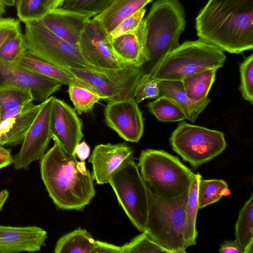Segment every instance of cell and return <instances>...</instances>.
I'll list each match as a JSON object with an SVG mask.
<instances>
[{"label":"cell","mask_w":253,"mask_h":253,"mask_svg":"<svg viewBox=\"0 0 253 253\" xmlns=\"http://www.w3.org/2000/svg\"><path fill=\"white\" fill-rule=\"evenodd\" d=\"M199 39L223 51L253 48V0H209L195 20Z\"/></svg>","instance_id":"1"},{"label":"cell","mask_w":253,"mask_h":253,"mask_svg":"<svg viewBox=\"0 0 253 253\" xmlns=\"http://www.w3.org/2000/svg\"><path fill=\"white\" fill-rule=\"evenodd\" d=\"M42 181L55 205L81 211L94 198V177L84 161L67 154L56 143L40 160Z\"/></svg>","instance_id":"2"},{"label":"cell","mask_w":253,"mask_h":253,"mask_svg":"<svg viewBox=\"0 0 253 253\" xmlns=\"http://www.w3.org/2000/svg\"><path fill=\"white\" fill-rule=\"evenodd\" d=\"M143 20L147 63L142 67L149 74L179 45L186 24L184 9L179 0H157Z\"/></svg>","instance_id":"3"},{"label":"cell","mask_w":253,"mask_h":253,"mask_svg":"<svg viewBox=\"0 0 253 253\" xmlns=\"http://www.w3.org/2000/svg\"><path fill=\"white\" fill-rule=\"evenodd\" d=\"M137 165L146 185L163 199L175 198L188 193L196 175L176 157L161 150L142 151Z\"/></svg>","instance_id":"4"},{"label":"cell","mask_w":253,"mask_h":253,"mask_svg":"<svg viewBox=\"0 0 253 253\" xmlns=\"http://www.w3.org/2000/svg\"><path fill=\"white\" fill-rule=\"evenodd\" d=\"M147 194L145 232L169 253H185L187 248L185 235L188 193L166 199L156 195L147 187Z\"/></svg>","instance_id":"5"},{"label":"cell","mask_w":253,"mask_h":253,"mask_svg":"<svg viewBox=\"0 0 253 253\" xmlns=\"http://www.w3.org/2000/svg\"><path fill=\"white\" fill-rule=\"evenodd\" d=\"M226 56L216 45L200 39L186 41L169 52L149 73L150 79L179 81L197 73L223 66Z\"/></svg>","instance_id":"6"},{"label":"cell","mask_w":253,"mask_h":253,"mask_svg":"<svg viewBox=\"0 0 253 253\" xmlns=\"http://www.w3.org/2000/svg\"><path fill=\"white\" fill-rule=\"evenodd\" d=\"M25 24L24 37L28 52L66 71L70 68L99 69L84 60L79 45L60 38L39 20Z\"/></svg>","instance_id":"7"},{"label":"cell","mask_w":253,"mask_h":253,"mask_svg":"<svg viewBox=\"0 0 253 253\" xmlns=\"http://www.w3.org/2000/svg\"><path fill=\"white\" fill-rule=\"evenodd\" d=\"M172 150L193 167H198L220 154L226 147L220 131L182 121L172 132Z\"/></svg>","instance_id":"8"},{"label":"cell","mask_w":253,"mask_h":253,"mask_svg":"<svg viewBox=\"0 0 253 253\" xmlns=\"http://www.w3.org/2000/svg\"><path fill=\"white\" fill-rule=\"evenodd\" d=\"M83 84L110 102L134 98L136 87L144 73L142 67L118 69L68 70Z\"/></svg>","instance_id":"9"},{"label":"cell","mask_w":253,"mask_h":253,"mask_svg":"<svg viewBox=\"0 0 253 253\" xmlns=\"http://www.w3.org/2000/svg\"><path fill=\"white\" fill-rule=\"evenodd\" d=\"M132 224L144 232L148 216L147 186L133 161L111 176L109 183Z\"/></svg>","instance_id":"10"},{"label":"cell","mask_w":253,"mask_h":253,"mask_svg":"<svg viewBox=\"0 0 253 253\" xmlns=\"http://www.w3.org/2000/svg\"><path fill=\"white\" fill-rule=\"evenodd\" d=\"M55 97L42 102L37 117L26 135L19 152L13 158L16 170L29 169L33 162L41 160L46 153L50 140V119Z\"/></svg>","instance_id":"11"},{"label":"cell","mask_w":253,"mask_h":253,"mask_svg":"<svg viewBox=\"0 0 253 253\" xmlns=\"http://www.w3.org/2000/svg\"><path fill=\"white\" fill-rule=\"evenodd\" d=\"M82 126L75 110L55 97L50 119L51 138L71 157H76L75 148L84 136Z\"/></svg>","instance_id":"12"},{"label":"cell","mask_w":253,"mask_h":253,"mask_svg":"<svg viewBox=\"0 0 253 253\" xmlns=\"http://www.w3.org/2000/svg\"><path fill=\"white\" fill-rule=\"evenodd\" d=\"M79 46L84 60L98 69H118L126 67L115 56L108 35L92 18L81 34Z\"/></svg>","instance_id":"13"},{"label":"cell","mask_w":253,"mask_h":253,"mask_svg":"<svg viewBox=\"0 0 253 253\" xmlns=\"http://www.w3.org/2000/svg\"><path fill=\"white\" fill-rule=\"evenodd\" d=\"M62 83L32 72L20 64L13 65L0 61V90L7 87L29 90L33 100L43 102L61 88Z\"/></svg>","instance_id":"14"},{"label":"cell","mask_w":253,"mask_h":253,"mask_svg":"<svg viewBox=\"0 0 253 253\" xmlns=\"http://www.w3.org/2000/svg\"><path fill=\"white\" fill-rule=\"evenodd\" d=\"M104 116L106 125L125 140L138 142L141 138L144 121L134 98L108 102Z\"/></svg>","instance_id":"15"},{"label":"cell","mask_w":253,"mask_h":253,"mask_svg":"<svg viewBox=\"0 0 253 253\" xmlns=\"http://www.w3.org/2000/svg\"><path fill=\"white\" fill-rule=\"evenodd\" d=\"M134 160L133 150L127 144L108 143L96 145L88 162L92 166L94 180L103 184L108 183L112 175Z\"/></svg>","instance_id":"16"},{"label":"cell","mask_w":253,"mask_h":253,"mask_svg":"<svg viewBox=\"0 0 253 253\" xmlns=\"http://www.w3.org/2000/svg\"><path fill=\"white\" fill-rule=\"evenodd\" d=\"M46 239V231L38 226L0 225V253L40 251Z\"/></svg>","instance_id":"17"},{"label":"cell","mask_w":253,"mask_h":253,"mask_svg":"<svg viewBox=\"0 0 253 253\" xmlns=\"http://www.w3.org/2000/svg\"><path fill=\"white\" fill-rule=\"evenodd\" d=\"M90 19L82 13L57 8L49 10L39 21L60 38L79 45L81 34Z\"/></svg>","instance_id":"18"},{"label":"cell","mask_w":253,"mask_h":253,"mask_svg":"<svg viewBox=\"0 0 253 253\" xmlns=\"http://www.w3.org/2000/svg\"><path fill=\"white\" fill-rule=\"evenodd\" d=\"M144 23L142 20L133 32L112 38L108 35L112 49L117 58L126 66L140 67L147 63L145 50Z\"/></svg>","instance_id":"19"},{"label":"cell","mask_w":253,"mask_h":253,"mask_svg":"<svg viewBox=\"0 0 253 253\" xmlns=\"http://www.w3.org/2000/svg\"><path fill=\"white\" fill-rule=\"evenodd\" d=\"M42 106L32 102L21 113L0 123V145L14 146L22 144Z\"/></svg>","instance_id":"20"},{"label":"cell","mask_w":253,"mask_h":253,"mask_svg":"<svg viewBox=\"0 0 253 253\" xmlns=\"http://www.w3.org/2000/svg\"><path fill=\"white\" fill-rule=\"evenodd\" d=\"M158 85L160 96H166L171 99L183 110L186 119L192 123L195 122L211 102L208 97L200 101L191 99L186 94L181 81H159Z\"/></svg>","instance_id":"21"},{"label":"cell","mask_w":253,"mask_h":253,"mask_svg":"<svg viewBox=\"0 0 253 253\" xmlns=\"http://www.w3.org/2000/svg\"><path fill=\"white\" fill-rule=\"evenodd\" d=\"M152 0H114L100 14L92 18L110 33L124 19L131 16Z\"/></svg>","instance_id":"22"},{"label":"cell","mask_w":253,"mask_h":253,"mask_svg":"<svg viewBox=\"0 0 253 253\" xmlns=\"http://www.w3.org/2000/svg\"><path fill=\"white\" fill-rule=\"evenodd\" d=\"M20 64L38 75L51 79L68 85L77 80L70 72L26 52Z\"/></svg>","instance_id":"23"},{"label":"cell","mask_w":253,"mask_h":253,"mask_svg":"<svg viewBox=\"0 0 253 253\" xmlns=\"http://www.w3.org/2000/svg\"><path fill=\"white\" fill-rule=\"evenodd\" d=\"M95 240L85 229L79 228L60 237L54 248L55 253H92Z\"/></svg>","instance_id":"24"},{"label":"cell","mask_w":253,"mask_h":253,"mask_svg":"<svg viewBox=\"0 0 253 253\" xmlns=\"http://www.w3.org/2000/svg\"><path fill=\"white\" fill-rule=\"evenodd\" d=\"M235 240L244 253L253 252V194L240 210L235 224Z\"/></svg>","instance_id":"25"},{"label":"cell","mask_w":253,"mask_h":253,"mask_svg":"<svg viewBox=\"0 0 253 253\" xmlns=\"http://www.w3.org/2000/svg\"><path fill=\"white\" fill-rule=\"evenodd\" d=\"M217 70L208 69L183 78L181 81L189 98L195 101H200L208 97Z\"/></svg>","instance_id":"26"},{"label":"cell","mask_w":253,"mask_h":253,"mask_svg":"<svg viewBox=\"0 0 253 253\" xmlns=\"http://www.w3.org/2000/svg\"><path fill=\"white\" fill-rule=\"evenodd\" d=\"M199 173H196L190 185L188 192L186 208V228L185 239L187 248L196 243L198 232L196 230V218L199 210L198 190L199 182L202 178Z\"/></svg>","instance_id":"27"},{"label":"cell","mask_w":253,"mask_h":253,"mask_svg":"<svg viewBox=\"0 0 253 253\" xmlns=\"http://www.w3.org/2000/svg\"><path fill=\"white\" fill-rule=\"evenodd\" d=\"M68 92L77 114L90 112L101 97L78 80L68 85Z\"/></svg>","instance_id":"28"},{"label":"cell","mask_w":253,"mask_h":253,"mask_svg":"<svg viewBox=\"0 0 253 253\" xmlns=\"http://www.w3.org/2000/svg\"><path fill=\"white\" fill-rule=\"evenodd\" d=\"M202 178L199 181L198 190L199 209L217 202L223 196L231 194L225 181L222 179L205 180Z\"/></svg>","instance_id":"29"},{"label":"cell","mask_w":253,"mask_h":253,"mask_svg":"<svg viewBox=\"0 0 253 253\" xmlns=\"http://www.w3.org/2000/svg\"><path fill=\"white\" fill-rule=\"evenodd\" d=\"M147 106L149 111L160 121L175 122L186 119L181 108L166 96H160L154 101L149 102Z\"/></svg>","instance_id":"30"},{"label":"cell","mask_w":253,"mask_h":253,"mask_svg":"<svg viewBox=\"0 0 253 253\" xmlns=\"http://www.w3.org/2000/svg\"><path fill=\"white\" fill-rule=\"evenodd\" d=\"M27 52L21 30L8 38L0 47V61L10 65L20 64Z\"/></svg>","instance_id":"31"},{"label":"cell","mask_w":253,"mask_h":253,"mask_svg":"<svg viewBox=\"0 0 253 253\" xmlns=\"http://www.w3.org/2000/svg\"><path fill=\"white\" fill-rule=\"evenodd\" d=\"M52 0H16L17 15L24 23L41 19L51 9Z\"/></svg>","instance_id":"32"},{"label":"cell","mask_w":253,"mask_h":253,"mask_svg":"<svg viewBox=\"0 0 253 253\" xmlns=\"http://www.w3.org/2000/svg\"><path fill=\"white\" fill-rule=\"evenodd\" d=\"M114 0H65L58 7L87 15L91 18L107 8Z\"/></svg>","instance_id":"33"},{"label":"cell","mask_w":253,"mask_h":253,"mask_svg":"<svg viewBox=\"0 0 253 253\" xmlns=\"http://www.w3.org/2000/svg\"><path fill=\"white\" fill-rule=\"evenodd\" d=\"M33 101L31 91L27 89L7 87L0 90V108L1 114Z\"/></svg>","instance_id":"34"},{"label":"cell","mask_w":253,"mask_h":253,"mask_svg":"<svg viewBox=\"0 0 253 253\" xmlns=\"http://www.w3.org/2000/svg\"><path fill=\"white\" fill-rule=\"evenodd\" d=\"M122 247L123 253H169L145 231Z\"/></svg>","instance_id":"35"},{"label":"cell","mask_w":253,"mask_h":253,"mask_svg":"<svg viewBox=\"0 0 253 253\" xmlns=\"http://www.w3.org/2000/svg\"><path fill=\"white\" fill-rule=\"evenodd\" d=\"M240 85L242 97L253 104V54L246 57L240 65Z\"/></svg>","instance_id":"36"},{"label":"cell","mask_w":253,"mask_h":253,"mask_svg":"<svg viewBox=\"0 0 253 253\" xmlns=\"http://www.w3.org/2000/svg\"><path fill=\"white\" fill-rule=\"evenodd\" d=\"M158 82L150 79L148 74L142 77L134 93V98L137 103L145 99L157 98L160 96Z\"/></svg>","instance_id":"37"},{"label":"cell","mask_w":253,"mask_h":253,"mask_svg":"<svg viewBox=\"0 0 253 253\" xmlns=\"http://www.w3.org/2000/svg\"><path fill=\"white\" fill-rule=\"evenodd\" d=\"M146 9L142 8L123 20L109 35L112 38L134 32L143 19Z\"/></svg>","instance_id":"38"},{"label":"cell","mask_w":253,"mask_h":253,"mask_svg":"<svg viewBox=\"0 0 253 253\" xmlns=\"http://www.w3.org/2000/svg\"><path fill=\"white\" fill-rule=\"evenodd\" d=\"M21 30L20 20L13 18L0 19V47L10 37Z\"/></svg>","instance_id":"39"},{"label":"cell","mask_w":253,"mask_h":253,"mask_svg":"<svg viewBox=\"0 0 253 253\" xmlns=\"http://www.w3.org/2000/svg\"><path fill=\"white\" fill-rule=\"evenodd\" d=\"M92 253H123V249L122 246L97 240Z\"/></svg>","instance_id":"40"},{"label":"cell","mask_w":253,"mask_h":253,"mask_svg":"<svg viewBox=\"0 0 253 253\" xmlns=\"http://www.w3.org/2000/svg\"><path fill=\"white\" fill-rule=\"evenodd\" d=\"M219 252L221 253H244V249L236 240L225 241L220 245Z\"/></svg>","instance_id":"41"},{"label":"cell","mask_w":253,"mask_h":253,"mask_svg":"<svg viewBox=\"0 0 253 253\" xmlns=\"http://www.w3.org/2000/svg\"><path fill=\"white\" fill-rule=\"evenodd\" d=\"M90 149L88 145L85 142H80L76 146L75 150L76 157L81 161H85L89 156Z\"/></svg>","instance_id":"42"},{"label":"cell","mask_w":253,"mask_h":253,"mask_svg":"<svg viewBox=\"0 0 253 253\" xmlns=\"http://www.w3.org/2000/svg\"><path fill=\"white\" fill-rule=\"evenodd\" d=\"M0 160L13 161V158L11 154L10 149L5 148L0 145Z\"/></svg>","instance_id":"43"},{"label":"cell","mask_w":253,"mask_h":253,"mask_svg":"<svg viewBox=\"0 0 253 253\" xmlns=\"http://www.w3.org/2000/svg\"><path fill=\"white\" fill-rule=\"evenodd\" d=\"M15 0H0V19L5 13L7 6H12L15 5Z\"/></svg>","instance_id":"44"},{"label":"cell","mask_w":253,"mask_h":253,"mask_svg":"<svg viewBox=\"0 0 253 253\" xmlns=\"http://www.w3.org/2000/svg\"><path fill=\"white\" fill-rule=\"evenodd\" d=\"M9 196V193L7 190H3L0 192V211L6 202Z\"/></svg>","instance_id":"45"},{"label":"cell","mask_w":253,"mask_h":253,"mask_svg":"<svg viewBox=\"0 0 253 253\" xmlns=\"http://www.w3.org/2000/svg\"><path fill=\"white\" fill-rule=\"evenodd\" d=\"M64 0H52L50 10L56 9L60 7L62 5Z\"/></svg>","instance_id":"46"},{"label":"cell","mask_w":253,"mask_h":253,"mask_svg":"<svg viewBox=\"0 0 253 253\" xmlns=\"http://www.w3.org/2000/svg\"><path fill=\"white\" fill-rule=\"evenodd\" d=\"M13 161H1L0 160V169L6 167L11 164H13Z\"/></svg>","instance_id":"47"},{"label":"cell","mask_w":253,"mask_h":253,"mask_svg":"<svg viewBox=\"0 0 253 253\" xmlns=\"http://www.w3.org/2000/svg\"><path fill=\"white\" fill-rule=\"evenodd\" d=\"M1 111L0 108V123L1 122Z\"/></svg>","instance_id":"48"},{"label":"cell","mask_w":253,"mask_h":253,"mask_svg":"<svg viewBox=\"0 0 253 253\" xmlns=\"http://www.w3.org/2000/svg\"></svg>","instance_id":"49"}]
</instances>
